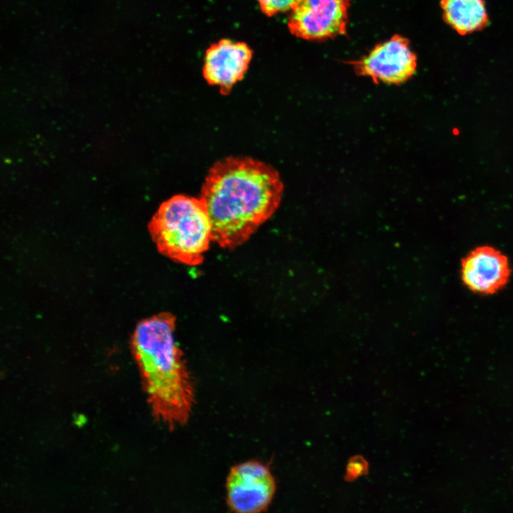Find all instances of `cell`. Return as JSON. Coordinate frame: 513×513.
Here are the masks:
<instances>
[{
	"instance_id": "6da1fadb",
	"label": "cell",
	"mask_w": 513,
	"mask_h": 513,
	"mask_svg": "<svg viewBox=\"0 0 513 513\" xmlns=\"http://www.w3.org/2000/svg\"><path fill=\"white\" fill-rule=\"evenodd\" d=\"M284 185L272 166L248 157L217 162L207 175L200 199L222 248L241 245L278 209Z\"/></svg>"
},
{
	"instance_id": "7a4b0ae2",
	"label": "cell",
	"mask_w": 513,
	"mask_h": 513,
	"mask_svg": "<svg viewBox=\"0 0 513 513\" xmlns=\"http://www.w3.org/2000/svg\"><path fill=\"white\" fill-rule=\"evenodd\" d=\"M175 322L168 312L144 318L130 341L154 415L170 430L187 423L195 404L194 380L175 340Z\"/></svg>"
},
{
	"instance_id": "3957f363",
	"label": "cell",
	"mask_w": 513,
	"mask_h": 513,
	"mask_svg": "<svg viewBox=\"0 0 513 513\" xmlns=\"http://www.w3.org/2000/svg\"><path fill=\"white\" fill-rule=\"evenodd\" d=\"M158 252L188 266L202 263L213 241L212 223L200 198L176 195L165 201L148 225Z\"/></svg>"
},
{
	"instance_id": "277c9868",
	"label": "cell",
	"mask_w": 513,
	"mask_h": 513,
	"mask_svg": "<svg viewBox=\"0 0 513 513\" xmlns=\"http://www.w3.org/2000/svg\"><path fill=\"white\" fill-rule=\"evenodd\" d=\"M276 491L270 467L251 460L234 465L225 482V499L229 509L237 513H259L267 509Z\"/></svg>"
},
{
	"instance_id": "5b68a950",
	"label": "cell",
	"mask_w": 513,
	"mask_h": 513,
	"mask_svg": "<svg viewBox=\"0 0 513 513\" xmlns=\"http://www.w3.org/2000/svg\"><path fill=\"white\" fill-rule=\"evenodd\" d=\"M349 63L357 74L369 77L375 83L400 84L415 73L417 57L409 41L397 34L376 45L366 56Z\"/></svg>"
},
{
	"instance_id": "8992f818",
	"label": "cell",
	"mask_w": 513,
	"mask_h": 513,
	"mask_svg": "<svg viewBox=\"0 0 513 513\" xmlns=\"http://www.w3.org/2000/svg\"><path fill=\"white\" fill-rule=\"evenodd\" d=\"M351 0H300L288 21L291 33L306 40H324L346 33Z\"/></svg>"
},
{
	"instance_id": "52a82bcc",
	"label": "cell",
	"mask_w": 513,
	"mask_h": 513,
	"mask_svg": "<svg viewBox=\"0 0 513 513\" xmlns=\"http://www.w3.org/2000/svg\"><path fill=\"white\" fill-rule=\"evenodd\" d=\"M511 273L507 256L491 246L475 248L461 261L462 283L471 291L482 295H492L502 290Z\"/></svg>"
},
{
	"instance_id": "ba28073f",
	"label": "cell",
	"mask_w": 513,
	"mask_h": 513,
	"mask_svg": "<svg viewBox=\"0 0 513 513\" xmlns=\"http://www.w3.org/2000/svg\"><path fill=\"white\" fill-rule=\"evenodd\" d=\"M252 56L250 48L243 42L223 39L206 51L203 76L207 82L228 94L242 79Z\"/></svg>"
},
{
	"instance_id": "9c48e42d",
	"label": "cell",
	"mask_w": 513,
	"mask_h": 513,
	"mask_svg": "<svg viewBox=\"0 0 513 513\" xmlns=\"http://www.w3.org/2000/svg\"><path fill=\"white\" fill-rule=\"evenodd\" d=\"M445 21L465 35L484 28L489 19L483 0H441Z\"/></svg>"
},
{
	"instance_id": "30bf717a",
	"label": "cell",
	"mask_w": 513,
	"mask_h": 513,
	"mask_svg": "<svg viewBox=\"0 0 513 513\" xmlns=\"http://www.w3.org/2000/svg\"><path fill=\"white\" fill-rule=\"evenodd\" d=\"M261 11L269 16L292 10L300 0H256Z\"/></svg>"
},
{
	"instance_id": "8fae6325",
	"label": "cell",
	"mask_w": 513,
	"mask_h": 513,
	"mask_svg": "<svg viewBox=\"0 0 513 513\" xmlns=\"http://www.w3.org/2000/svg\"><path fill=\"white\" fill-rule=\"evenodd\" d=\"M368 463L361 455L353 456L349 459L346 470L345 479L353 481L368 472Z\"/></svg>"
}]
</instances>
